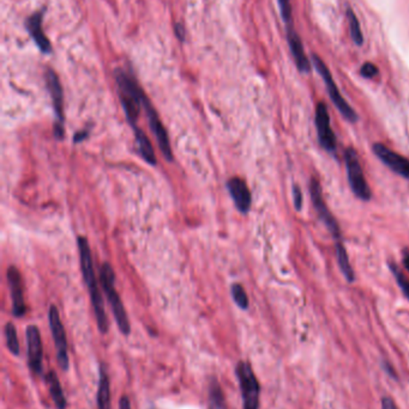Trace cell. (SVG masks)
I'll use <instances>...</instances> for the list:
<instances>
[{
    "label": "cell",
    "mask_w": 409,
    "mask_h": 409,
    "mask_svg": "<svg viewBox=\"0 0 409 409\" xmlns=\"http://www.w3.org/2000/svg\"><path fill=\"white\" fill-rule=\"evenodd\" d=\"M77 244H79V260H81L83 278H84V283L87 285L88 291L90 294L97 328L102 334H107L109 328V319H107V315H106L104 298L101 296L100 289H99L97 280H96L92 250H90V247H89L86 237L79 236L77 238Z\"/></svg>",
    "instance_id": "6da1fadb"
},
{
    "label": "cell",
    "mask_w": 409,
    "mask_h": 409,
    "mask_svg": "<svg viewBox=\"0 0 409 409\" xmlns=\"http://www.w3.org/2000/svg\"><path fill=\"white\" fill-rule=\"evenodd\" d=\"M114 79L117 83L118 95L124 108L125 117L134 128L137 126L136 124L140 117L141 109L143 107L145 92L136 81L135 76L124 67L114 69Z\"/></svg>",
    "instance_id": "7a4b0ae2"
},
{
    "label": "cell",
    "mask_w": 409,
    "mask_h": 409,
    "mask_svg": "<svg viewBox=\"0 0 409 409\" xmlns=\"http://www.w3.org/2000/svg\"><path fill=\"white\" fill-rule=\"evenodd\" d=\"M101 286L105 291L106 297L109 301L114 319L117 321L118 328L124 335H129L131 333L130 321L127 317L125 306L122 304V299L115 290V273L109 262H105L101 266L100 269Z\"/></svg>",
    "instance_id": "3957f363"
},
{
    "label": "cell",
    "mask_w": 409,
    "mask_h": 409,
    "mask_svg": "<svg viewBox=\"0 0 409 409\" xmlns=\"http://www.w3.org/2000/svg\"><path fill=\"white\" fill-rule=\"evenodd\" d=\"M235 376L239 382L241 399H243V408L259 409V397H261V385L257 377L253 372L252 366L248 362H241L236 364Z\"/></svg>",
    "instance_id": "277c9868"
},
{
    "label": "cell",
    "mask_w": 409,
    "mask_h": 409,
    "mask_svg": "<svg viewBox=\"0 0 409 409\" xmlns=\"http://www.w3.org/2000/svg\"><path fill=\"white\" fill-rule=\"evenodd\" d=\"M312 65L314 66V69H317L318 74L322 77L323 81L326 83L327 86L328 94L330 97L332 103L335 104V107L337 108V110L341 112V115L352 124H355L359 120L357 112L351 107V104L344 99V96L341 95V92L339 91V87L336 85L335 81L332 78L330 69H328L326 62L314 54L312 56Z\"/></svg>",
    "instance_id": "5b68a950"
},
{
    "label": "cell",
    "mask_w": 409,
    "mask_h": 409,
    "mask_svg": "<svg viewBox=\"0 0 409 409\" xmlns=\"http://www.w3.org/2000/svg\"><path fill=\"white\" fill-rule=\"evenodd\" d=\"M344 162L348 175L349 187L353 194L362 201H370L372 198L370 185L365 178V174L362 168V163L359 160L357 150L353 147H348L344 151Z\"/></svg>",
    "instance_id": "8992f818"
},
{
    "label": "cell",
    "mask_w": 409,
    "mask_h": 409,
    "mask_svg": "<svg viewBox=\"0 0 409 409\" xmlns=\"http://www.w3.org/2000/svg\"><path fill=\"white\" fill-rule=\"evenodd\" d=\"M48 322H49L53 341H54V346H56L58 365L64 372H67L70 369L67 339H66L65 328H64V324L61 322V315H59L57 306H49Z\"/></svg>",
    "instance_id": "52a82bcc"
},
{
    "label": "cell",
    "mask_w": 409,
    "mask_h": 409,
    "mask_svg": "<svg viewBox=\"0 0 409 409\" xmlns=\"http://www.w3.org/2000/svg\"><path fill=\"white\" fill-rule=\"evenodd\" d=\"M45 82H46L48 92L52 99L53 109H54V114H56L54 134H56V138L61 139L64 137V91H63V86H61V79L56 74V71L51 67H47L45 71Z\"/></svg>",
    "instance_id": "ba28073f"
},
{
    "label": "cell",
    "mask_w": 409,
    "mask_h": 409,
    "mask_svg": "<svg viewBox=\"0 0 409 409\" xmlns=\"http://www.w3.org/2000/svg\"><path fill=\"white\" fill-rule=\"evenodd\" d=\"M310 193H311V199H312L314 208H316L319 218L322 220L323 224L327 226L329 233H331V236L334 237L335 242H342L339 223L335 219V217L331 213L330 210H329L326 200L323 198L322 187L319 185L317 178H314V177H312L311 181H310Z\"/></svg>",
    "instance_id": "9c48e42d"
},
{
    "label": "cell",
    "mask_w": 409,
    "mask_h": 409,
    "mask_svg": "<svg viewBox=\"0 0 409 409\" xmlns=\"http://www.w3.org/2000/svg\"><path fill=\"white\" fill-rule=\"evenodd\" d=\"M143 108L145 114H147V117H148L150 129H152L154 137L157 139L160 150L163 153V157H165L166 160L172 162L173 160V152H172V147H170V137H168V133L166 131L165 126H163L160 117L157 115L155 108H154L147 95L143 99Z\"/></svg>",
    "instance_id": "30bf717a"
},
{
    "label": "cell",
    "mask_w": 409,
    "mask_h": 409,
    "mask_svg": "<svg viewBox=\"0 0 409 409\" xmlns=\"http://www.w3.org/2000/svg\"><path fill=\"white\" fill-rule=\"evenodd\" d=\"M46 11L47 9L42 8L35 12L31 13V16L26 17L24 26H26V33L34 41L40 52L42 53L44 56H49V54H52L53 47L52 43L44 31V17Z\"/></svg>",
    "instance_id": "8fae6325"
},
{
    "label": "cell",
    "mask_w": 409,
    "mask_h": 409,
    "mask_svg": "<svg viewBox=\"0 0 409 409\" xmlns=\"http://www.w3.org/2000/svg\"><path fill=\"white\" fill-rule=\"evenodd\" d=\"M26 353L28 365L35 375H42L44 372V347L39 328L31 324L26 329Z\"/></svg>",
    "instance_id": "7c38bea8"
},
{
    "label": "cell",
    "mask_w": 409,
    "mask_h": 409,
    "mask_svg": "<svg viewBox=\"0 0 409 409\" xmlns=\"http://www.w3.org/2000/svg\"><path fill=\"white\" fill-rule=\"evenodd\" d=\"M316 127H317L318 140L321 147L328 152H335L337 142L334 131L331 128L330 115L327 104L318 103L316 108Z\"/></svg>",
    "instance_id": "4fadbf2b"
},
{
    "label": "cell",
    "mask_w": 409,
    "mask_h": 409,
    "mask_svg": "<svg viewBox=\"0 0 409 409\" xmlns=\"http://www.w3.org/2000/svg\"><path fill=\"white\" fill-rule=\"evenodd\" d=\"M374 155L378 157L382 163L385 164L387 168L395 172L406 180H409V160L403 156L397 153L395 151L390 150L380 142L374 144L372 147Z\"/></svg>",
    "instance_id": "5bb4252c"
},
{
    "label": "cell",
    "mask_w": 409,
    "mask_h": 409,
    "mask_svg": "<svg viewBox=\"0 0 409 409\" xmlns=\"http://www.w3.org/2000/svg\"><path fill=\"white\" fill-rule=\"evenodd\" d=\"M6 276H8L10 294H11V301H13V315L15 317H22L26 311L24 293H23L22 276L16 267H9Z\"/></svg>",
    "instance_id": "9a60e30c"
},
{
    "label": "cell",
    "mask_w": 409,
    "mask_h": 409,
    "mask_svg": "<svg viewBox=\"0 0 409 409\" xmlns=\"http://www.w3.org/2000/svg\"><path fill=\"white\" fill-rule=\"evenodd\" d=\"M227 190L230 192L238 211L241 212L243 215L248 213L252 203V197L246 182L240 177H232L227 182Z\"/></svg>",
    "instance_id": "2e32d148"
},
{
    "label": "cell",
    "mask_w": 409,
    "mask_h": 409,
    "mask_svg": "<svg viewBox=\"0 0 409 409\" xmlns=\"http://www.w3.org/2000/svg\"><path fill=\"white\" fill-rule=\"evenodd\" d=\"M286 33H287V41L289 44V49L292 53L293 59L296 61V67L300 71L301 74H309L311 71V61L306 56L301 41L300 36L296 33L294 26H286Z\"/></svg>",
    "instance_id": "e0dca14e"
},
{
    "label": "cell",
    "mask_w": 409,
    "mask_h": 409,
    "mask_svg": "<svg viewBox=\"0 0 409 409\" xmlns=\"http://www.w3.org/2000/svg\"><path fill=\"white\" fill-rule=\"evenodd\" d=\"M96 405H97V409H111V384H109L107 369L104 364H100L99 367Z\"/></svg>",
    "instance_id": "ac0fdd59"
},
{
    "label": "cell",
    "mask_w": 409,
    "mask_h": 409,
    "mask_svg": "<svg viewBox=\"0 0 409 409\" xmlns=\"http://www.w3.org/2000/svg\"><path fill=\"white\" fill-rule=\"evenodd\" d=\"M46 382H47L48 390L51 394L53 402L57 407V409H66L67 407V400H66L65 394L61 387V381L58 378L56 371L51 370L46 375Z\"/></svg>",
    "instance_id": "d6986e66"
},
{
    "label": "cell",
    "mask_w": 409,
    "mask_h": 409,
    "mask_svg": "<svg viewBox=\"0 0 409 409\" xmlns=\"http://www.w3.org/2000/svg\"><path fill=\"white\" fill-rule=\"evenodd\" d=\"M134 132H135L136 142H137V147H138V151H140L142 158L150 165H157V156H155V151H154V147H152V142L148 138V135L144 133L143 131L138 128L137 126L134 127Z\"/></svg>",
    "instance_id": "ffe728a7"
},
{
    "label": "cell",
    "mask_w": 409,
    "mask_h": 409,
    "mask_svg": "<svg viewBox=\"0 0 409 409\" xmlns=\"http://www.w3.org/2000/svg\"><path fill=\"white\" fill-rule=\"evenodd\" d=\"M335 249L339 269L342 272V274L347 279V281L353 283L355 279V274L353 271L352 265L349 261L348 254H347V250L344 248V243L342 242H335Z\"/></svg>",
    "instance_id": "44dd1931"
},
{
    "label": "cell",
    "mask_w": 409,
    "mask_h": 409,
    "mask_svg": "<svg viewBox=\"0 0 409 409\" xmlns=\"http://www.w3.org/2000/svg\"><path fill=\"white\" fill-rule=\"evenodd\" d=\"M208 409H226V401L223 397V387L216 378L210 381L209 407Z\"/></svg>",
    "instance_id": "7402d4cb"
},
{
    "label": "cell",
    "mask_w": 409,
    "mask_h": 409,
    "mask_svg": "<svg viewBox=\"0 0 409 409\" xmlns=\"http://www.w3.org/2000/svg\"><path fill=\"white\" fill-rule=\"evenodd\" d=\"M4 334L10 353L15 357H18L21 353V349H19V341H18L17 329L13 323L8 322L5 324Z\"/></svg>",
    "instance_id": "603a6c76"
},
{
    "label": "cell",
    "mask_w": 409,
    "mask_h": 409,
    "mask_svg": "<svg viewBox=\"0 0 409 409\" xmlns=\"http://www.w3.org/2000/svg\"><path fill=\"white\" fill-rule=\"evenodd\" d=\"M347 18H348L349 33H351V37H352L353 42L360 47V46H362V43H364V35H362L359 19L355 16V13L353 12L352 9L347 10Z\"/></svg>",
    "instance_id": "cb8c5ba5"
},
{
    "label": "cell",
    "mask_w": 409,
    "mask_h": 409,
    "mask_svg": "<svg viewBox=\"0 0 409 409\" xmlns=\"http://www.w3.org/2000/svg\"><path fill=\"white\" fill-rule=\"evenodd\" d=\"M232 297L235 304L239 306L241 310H248V297L245 292L244 287L240 284H233L231 287Z\"/></svg>",
    "instance_id": "d4e9b609"
},
{
    "label": "cell",
    "mask_w": 409,
    "mask_h": 409,
    "mask_svg": "<svg viewBox=\"0 0 409 409\" xmlns=\"http://www.w3.org/2000/svg\"><path fill=\"white\" fill-rule=\"evenodd\" d=\"M389 267L392 269L394 276L396 278L397 285L400 286L402 292L409 301V280L406 278L405 274L400 271V268L397 267L396 265L390 263Z\"/></svg>",
    "instance_id": "484cf974"
},
{
    "label": "cell",
    "mask_w": 409,
    "mask_h": 409,
    "mask_svg": "<svg viewBox=\"0 0 409 409\" xmlns=\"http://www.w3.org/2000/svg\"><path fill=\"white\" fill-rule=\"evenodd\" d=\"M280 6V12L282 21L286 23V26H292V3L291 0H278Z\"/></svg>",
    "instance_id": "4316f807"
},
{
    "label": "cell",
    "mask_w": 409,
    "mask_h": 409,
    "mask_svg": "<svg viewBox=\"0 0 409 409\" xmlns=\"http://www.w3.org/2000/svg\"><path fill=\"white\" fill-rule=\"evenodd\" d=\"M378 74L379 69L372 62H365V64L362 65V69H360V74H362V77L366 78V79H372V78L376 77Z\"/></svg>",
    "instance_id": "83f0119b"
},
{
    "label": "cell",
    "mask_w": 409,
    "mask_h": 409,
    "mask_svg": "<svg viewBox=\"0 0 409 409\" xmlns=\"http://www.w3.org/2000/svg\"><path fill=\"white\" fill-rule=\"evenodd\" d=\"M293 203H294L296 211L299 212L303 210V193H301L299 185L293 187Z\"/></svg>",
    "instance_id": "f1b7e54d"
},
{
    "label": "cell",
    "mask_w": 409,
    "mask_h": 409,
    "mask_svg": "<svg viewBox=\"0 0 409 409\" xmlns=\"http://www.w3.org/2000/svg\"><path fill=\"white\" fill-rule=\"evenodd\" d=\"M173 31H175V37L180 41V42H185L186 39V29L182 22H175L173 24Z\"/></svg>",
    "instance_id": "f546056e"
},
{
    "label": "cell",
    "mask_w": 409,
    "mask_h": 409,
    "mask_svg": "<svg viewBox=\"0 0 409 409\" xmlns=\"http://www.w3.org/2000/svg\"><path fill=\"white\" fill-rule=\"evenodd\" d=\"M382 409H397V407L392 397H384L382 400Z\"/></svg>",
    "instance_id": "4dcf8cb0"
},
{
    "label": "cell",
    "mask_w": 409,
    "mask_h": 409,
    "mask_svg": "<svg viewBox=\"0 0 409 409\" xmlns=\"http://www.w3.org/2000/svg\"><path fill=\"white\" fill-rule=\"evenodd\" d=\"M119 409H132L131 408L130 399L127 395H122L119 401Z\"/></svg>",
    "instance_id": "1f68e13d"
},
{
    "label": "cell",
    "mask_w": 409,
    "mask_h": 409,
    "mask_svg": "<svg viewBox=\"0 0 409 409\" xmlns=\"http://www.w3.org/2000/svg\"><path fill=\"white\" fill-rule=\"evenodd\" d=\"M87 131H83V132H81V133L76 134L74 139V142H82L83 139L87 138Z\"/></svg>",
    "instance_id": "d6a6232c"
},
{
    "label": "cell",
    "mask_w": 409,
    "mask_h": 409,
    "mask_svg": "<svg viewBox=\"0 0 409 409\" xmlns=\"http://www.w3.org/2000/svg\"><path fill=\"white\" fill-rule=\"evenodd\" d=\"M403 266L409 272V254L406 255L405 258H403Z\"/></svg>",
    "instance_id": "836d02e7"
}]
</instances>
